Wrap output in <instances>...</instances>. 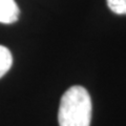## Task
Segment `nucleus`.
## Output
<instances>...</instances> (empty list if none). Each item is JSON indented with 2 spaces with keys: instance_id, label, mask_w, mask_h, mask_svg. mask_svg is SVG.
<instances>
[{
  "instance_id": "1",
  "label": "nucleus",
  "mask_w": 126,
  "mask_h": 126,
  "mask_svg": "<svg viewBox=\"0 0 126 126\" xmlns=\"http://www.w3.org/2000/svg\"><path fill=\"white\" fill-rule=\"evenodd\" d=\"M92 99L83 86L74 85L63 94L58 112L59 126H90Z\"/></svg>"
},
{
  "instance_id": "2",
  "label": "nucleus",
  "mask_w": 126,
  "mask_h": 126,
  "mask_svg": "<svg viewBox=\"0 0 126 126\" xmlns=\"http://www.w3.org/2000/svg\"><path fill=\"white\" fill-rule=\"evenodd\" d=\"M19 7L15 0H0V23L12 24L19 18Z\"/></svg>"
},
{
  "instance_id": "3",
  "label": "nucleus",
  "mask_w": 126,
  "mask_h": 126,
  "mask_svg": "<svg viewBox=\"0 0 126 126\" xmlns=\"http://www.w3.org/2000/svg\"><path fill=\"white\" fill-rule=\"evenodd\" d=\"M13 64V56L7 47L0 45V78L9 72Z\"/></svg>"
},
{
  "instance_id": "4",
  "label": "nucleus",
  "mask_w": 126,
  "mask_h": 126,
  "mask_svg": "<svg viewBox=\"0 0 126 126\" xmlns=\"http://www.w3.org/2000/svg\"><path fill=\"white\" fill-rule=\"evenodd\" d=\"M109 10L118 15H126V0H106Z\"/></svg>"
}]
</instances>
